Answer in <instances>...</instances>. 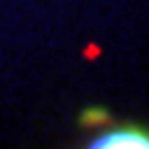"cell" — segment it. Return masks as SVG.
I'll use <instances>...</instances> for the list:
<instances>
[{"label":"cell","mask_w":149,"mask_h":149,"mask_svg":"<svg viewBox=\"0 0 149 149\" xmlns=\"http://www.w3.org/2000/svg\"><path fill=\"white\" fill-rule=\"evenodd\" d=\"M90 149H149V124L142 122H122L112 124L107 119L102 127L92 129Z\"/></svg>","instance_id":"obj_1"}]
</instances>
